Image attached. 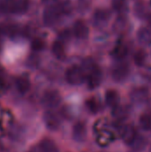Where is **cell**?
Segmentation results:
<instances>
[{"mask_svg": "<svg viewBox=\"0 0 151 152\" xmlns=\"http://www.w3.org/2000/svg\"><path fill=\"white\" fill-rule=\"evenodd\" d=\"M85 72L84 69L77 65L69 67L65 73V79L68 84L71 86H79L85 81Z\"/></svg>", "mask_w": 151, "mask_h": 152, "instance_id": "cell-1", "label": "cell"}, {"mask_svg": "<svg viewBox=\"0 0 151 152\" xmlns=\"http://www.w3.org/2000/svg\"><path fill=\"white\" fill-rule=\"evenodd\" d=\"M42 104L46 110H54L61 102V96L57 90H46L42 96Z\"/></svg>", "mask_w": 151, "mask_h": 152, "instance_id": "cell-2", "label": "cell"}, {"mask_svg": "<svg viewBox=\"0 0 151 152\" xmlns=\"http://www.w3.org/2000/svg\"><path fill=\"white\" fill-rule=\"evenodd\" d=\"M86 85L89 90H94L98 88L102 81V71L98 66L93 67L86 74Z\"/></svg>", "mask_w": 151, "mask_h": 152, "instance_id": "cell-3", "label": "cell"}, {"mask_svg": "<svg viewBox=\"0 0 151 152\" xmlns=\"http://www.w3.org/2000/svg\"><path fill=\"white\" fill-rule=\"evenodd\" d=\"M43 121L45 127L53 132L58 131L61 127V118L53 110H46L43 115Z\"/></svg>", "mask_w": 151, "mask_h": 152, "instance_id": "cell-4", "label": "cell"}, {"mask_svg": "<svg viewBox=\"0 0 151 152\" xmlns=\"http://www.w3.org/2000/svg\"><path fill=\"white\" fill-rule=\"evenodd\" d=\"M130 73L129 65L125 62H120L117 64L111 70V77L115 82H124Z\"/></svg>", "mask_w": 151, "mask_h": 152, "instance_id": "cell-5", "label": "cell"}, {"mask_svg": "<svg viewBox=\"0 0 151 152\" xmlns=\"http://www.w3.org/2000/svg\"><path fill=\"white\" fill-rule=\"evenodd\" d=\"M129 97L135 104H144L150 100V91L144 86L136 87L131 91Z\"/></svg>", "mask_w": 151, "mask_h": 152, "instance_id": "cell-6", "label": "cell"}, {"mask_svg": "<svg viewBox=\"0 0 151 152\" xmlns=\"http://www.w3.org/2000/svg\"><path fill=\"white\" fill-rule=\"evenodd\" d=\"M61 15L58 5H51L45 8L44 12V15H43V20H44V23L46 26H53V24H55L60 16Z\"/></svg>", "mask_w": 151, "mask_h": 152, "instance_id": "cell-7", "label": "cell"}, {"mask_svg": "<svg viewBox=\"0 0 151 152\" xmlns=\"http://www.w3.org/2000/svg\"><path fill=\"white\" fill-rule=\"evenodd\" d=\"M72 139L76 142H83L87 136V127L84 121H77L72 127Z\"/></svg>", "mask_w": 151, "mask_h": 152, "instance_id": "cell-8", "label": "cell"}, {"mask_svg": "<svg viewBox=\"0 0 151 152\" xmlns=\"http://www.w3.org/2000/svg\"><path fill=\"white\" fill-rule=\"evenodd\" d=\"M138 132L136 128L132 125H125L122 126L120 128V135L123 140V142L127 144L128 146H131L132 143L134 142L136 137L138 136Z\"/></svg>", "mask_w": 151, "mask_h": 152, "instance_id": "cell-9", "label": "cell"}, {"mask_svg": "<svg viewBox=\"0 0 151 152\" xmlns=\"http://www.w3.org/2000/svg\"><path fill=\"white\" fill-rule=\"evenodd\" d=\"M36 150L38 152H59V148L55 142L49 138L42 139L38 142Z\"/></svg>", "mask_w": 151, "mask_h": 152, "instance_id": "cell-10", "label": "cell"}, {"mask_svg": "<svg viewBox=\"0 0 151 152\" xmlns=\"http://www.w3.org/2000/svg\"><path fill=\"white\" fill-rule=\"evenodd\" d=\"M14 86L19 94H25L30 89V80L26 76H20L16 77L14 81Z\"/></svg>", "mask_w": 151, "mask_h": 152, "instance_id": "cell-11", "label": "cell"}, {"mask_svg": "<svg viewBox=\"0 0 151 152\" xmlns=\"http://www.w3.org/2000/svg\"><path fill=\"white\" fill-rule=\"evenodd\" d=\"M73 31L74 35L80 39H85L88 37L89 34V28L87 25L81 20H77L73 26Z\"/></svg>", "mask_w": 151, "mask_h": 152, "instance_id": "cell-12", "label": "cell"}, {"mask_svg": "<svg viewBox=\"0 0 151 152\" xmlns=\"http://www.w3.org/2000/svg\"><path fill=\"white\" fill-rule=\"evenodd\" d=\"M105 102L106 105L111 109H115L119 105L120 96L119 94L113 89H109L105 93Z\"/></svg>", "mask_w": 151, "mask_h": 152, "instance_id": "cell-13", "label": "cell"}, {"mask_svg": "<svg viewBox=\"0 0 151 152\" xmlns=\"http://www.w3.org/2000/svg\"><path fill=\"white\" fill-rule=\"evenodd\" d=\"M110 18V12L106 9H98L93 14V21L97 26H103Z\"/></svg>", "mask_w": 151, "mask_h": 152, "instance_id": "cell-14", "label": "cell"}, {"mask_svg": "<svg viewBox=\"0 0 151 152\" xmlns=\"http://www.w3.org/2000/svg\"><path fill=\"white\" fill-rule=\"evenodd\" d=\"M85 106L86 110L93 115L98 114L101 110V104L100 101L96 99L95 97L88 98L85 102Z\"/></svg>", "mask_w": 151, "mask_h": 152, "instance_id": "cell-15", "label": "cell"}, {"mask_svg": "<svg viewBox=\"0 0 151 152\" xmlns=\"http://www.w3.org/2000/svg\"><path fill=\"white\" fill-rule=\"evenodd\" d=\"M52 53L58 60H63L66 57L65 47L63 43L60 40L54 41L52 45Z\"/></svg>", "mask_w": 151, "mask_h": 152, "instance_id": "cell-16", "label": "cell"}, {"mask_svg": "<svg viewBox=\"0 0 151 152\" xmlns=\"http://www.w3.org/2000/svg\"><path fill=\"white\" fill-rule=\"evenodd\" d=\"M28 8V0H15L12 2V11L11 12L20 14L24 13Z\"/></svg>", "mask_w": 151, "mask_h": 152, "instance_id": "cell-17", "label": "cell"}, {"mask_svg": "<svg viewBox=\"0 0 151 152\" xmlns=\"http://www.w3.org/2000/svg\"><path fill=\"white\" fill-rule=\"evenodd\" d=\"M128 53V48L124 44H118L113 50L112 52V56L114 59L117 61H122L124 60Z\"/></svg>", "mask_w": 151, "mask_h": 152, "instance_id": "cell-18", "label": "cell"}, {"mask_svg": "<svg viewBox=\"0 0 151 152\" xmlns=\"http://www.w3.org/2000/svg\"><path fill=\"white\" fill-rule=\"evenodd\" d=\"M130 108L128 106H117L113 109V115L118 120H125L130 115Z\"/></svg>", "mask_w": 151, "mask_h": 152, "instance_id": "cell-19", "label": "cell"}, {"mask_svg": "<svg viewBox=\"0 0 151 152\" xmlns=\"http://www.w3.org/2000/svg\"><path fill=\"white\" fill-rule=\"evenodd\" d=\"M140 127L144 131H150L151 129V113H143L139 118Z\"/></svg>", "mask_w": 151, "mask_h": 152, "instance_id": "cell-20", "label": "cell"}, {"mask_svg": "<svg viewBox=\"0 0 151 152\" xmlns=\"http://www.w3.org/2000/svg\"><path fill=\"white\" fill-rule=\"evenodd\" d=\"M147 143H148V141L146 140V138L142 135L138 134V136L136 137V139L134 140V142L132 143L130 147L133 148V151L134 152L141 151L146 147Z\"/></svg>", "mask_w": 151, "mask_h": 152, "instance_id": "cell-21", "label": "cell"}, {"mask_svg": "<svg viewBox=\"0 0 151 152\" xmlns=\"http://www.w3.org/2000/svg\"><path fill=\"white\" fill-rule=\"evenodd\" d=\"M138 39L142 44H148L151 41V29L149 28H142L138 31Z\"/></svg>", "mask_w": 151, "mask_h": 152, "instance_id": "cell-22", "label": "cell"}, {"mask_svg": "<svg viewBox=\"0 0 151 152\" xmlns=\"http://www.w3.org/2000/svg\"><path fill=\"white\" fill-rule=\"evenodd\" d=\"M9 135L11 139H13L15 141L20 140L23 137V131L22 127L19 125H14L11 127L9 131Z\"/></svg>", "mask_w": 151, "mask_h": 152, "instance_id": "cell-23", "label": "cell"}, {"mask_svg": "<svg viewBox=\"0 0 151 152\" xmlns=\"http://www.w3.org/2000/svg\"><path fill=\"white\" fill-rule=\"evenodd\" d=\"M146 57H147V55H146L145 51L138 50L133 55V61H134L135 65L138 67H142L145 64Z\"/></svg>", "mask_w": 151, "mask_h": 152, "instance_id": "cell-24", "label": "cell"}, {"mask_svg": "<svg viewBox=\"0 0 151 152\" xmlns=\"http://www.w3.org/2000/svg\"><path fill=\"white\" fill-rule=\"evenodd\" d=\"M134 11H135V14L139 18H144L147 15V12H148L145 4L142 3V2L136 3L135 7H134Z\"/></svg>", "mask_w": 151, "mask_h": 152, "instance_id": "cell-25", "label": "cell"}, {"mask_svg": "<svg viewBox=\"0 0 151 152\" xmlns=\"http://www.w3.org/2000/svg\"><path fill=\"white\" fill-rule=\"evenodd\" d=\"M45 46V43L44 41L42 39V38H39V37H36V38H34L31 42V48L33 51L35 52H39V51H42Z\"/></svg>", "mask_w": 151, "mask_h": 152, "instance_id": "cell-26", "label": "cell"}, {"mask_svg": "<svg viewBox=\"0 0 151 152\" xmlns=\"http://www.w3.org/2000/svg\"><path fill=\"white\" fill-rule=\"evenodd\" d=\"M12 0H0V12H11Z\"/></svg>", "mask_w": 151, "mask_h": 152, "instance_id": "cell-27", "label": "cell"}, {"mask_svg": "<svg viewBox=\"0 0 151 152\" xmlns=\"http://www.w3.org/2000/svg\"><path fill=\"white\" fill-rule=\"evenodd\" d=\"M61 14H69L72 11V6L69 2H63L58 5Z\"/></svg>", "mask_w": 151, "mask_h": 152, "instance_id": "cell-28", "label": "cell"}, {"mask_svg": "<svg viewBox=\"0 0 151 152\" xmlns=\"http://www.w3.org/2000/svg\"><path fill=\"white\" fill-rule=\"evenodd\" d=\"M112 6L117 12H123L126 7L125 0H113Z\"/></svg>", "mask_w": 151, "mask_h": 152, "instance_id": "cell-29", "label": "cell"}, {"mask_svg": "<svg viewBox=\"0 0 151 152\" xmlns=\"http://www.w3.org/2000/svg\"><path fill=\"white\" fill-rule=\"evenodd\" d=\"M27 63H28V66H29V67H36V66H37V64L39 63L38 56L36 54L29 55L28 60H27Z\"/></svg>", "mask_w": 151, "mask_h": 152, "instance_id": "cell-30", "label": "cell"}, {"mask_svg": "<svg viewBox=\"0 0 151 152\" xmlns=\"http://www.w3.org/2000/svg\"><path fill=\"white\" fill-rule=\"evenodd\" d=\"M125 18L121 15L117 19V20L114 24V28L116 30H120L123 28V27H125Z\"/></svg>", "mask_w": 151, "mask_h": 152, "instance_id": "cell-31", "label": "cell"}, {"mask_svg": "<svg viewBox=\"0 0 151 152\" xmlns=\"http://www.w3.org/2000/svg\"><path fill=\"white\" fill-rule=\"evenodd\" d=\"M70 37H71V32L69 29H64L59 34V39L58 40H60L61 42L63 43L64 41L65 42L68 41Z\"/></svg>", "mask_w": 151, "mask_h": 152, "instance_id": "cell-32", "label": "cell"}, {"mask_svg": "<svg viewBox=\"0 0 151 152\" xmlns=\"http://www.w3.org/2000/svg\"><path fill=\"white\" fill-rule=\"evenodd\" d=\"M0 152H5V149H4V147L1 142H0Z\"/></svg>", "mask_w": 151, "mask_h": 152, "instance_id": "cell-33", "label": "cell"}, {"mask_svg": "<svg viewBox=\"0 0 151 152\" xmlns=\"http://www.w3.org/2000/svg\"><path fill=\"white\" fill-rule=\"evenodd\" d=\"M28 152H38V151H37V150H36V149H32V150L28 151Z\"/></svg>", "mask_w": 151, "mask_h": 152, "instance_id": "cell-34", "label": "cell"}, {"mask_svg": "<svg viewBox=\"0 0 151 152\" xmlns=\"http://www.w3.org/2000/svg\"><path fill=\"white\" fill-rule=\"evenodd\" d=\"M2 88H3V84H2V80L0 79V91L2 90Z\"/></svg>", "mask_w": 151, "mask_h": 152, "instance_id": "cell-35", "label": "cell"}, {"mask_svg": "<svg viewBox=\"0 0 151 152\" xmlns=\"http://www.w3.org/2000/svg\"><path fill=\"white\" fill-rule=\"evenodd\" d=\"M149 22H150V24L151 25V15L150 16V18H149Z\"/></svg>", "mask_w": 151, "mask_h": 152, "instance_id": "cell-36", "label": "cell"}, {"mask_svg": "<svg viewBox=\"0 0 151 152\" xmlns=\"http://www.w3.org/2000/svg\"><path fill=\"white\" fill-rule=\"evenodd\" d=\"M150 152H151V147H150Z\"/></svg>", "mask_w": 151, "mask_h": 152, "instance_id": "cell-37", "label": "cell"}, {"mask_svg": "<svg viewBox=\"0 0 151 152\" xmlns=\"http://www.w3.org/2000/svg\"><path fill=\"white\" fill-rule=\"evenodd\" d=\"M133 152H134V151H133Z\"/></svg>", "mask_w": 151, "mask_h": 152, "instance_id": "cell-38", "label": "cell"}]
</instances>
